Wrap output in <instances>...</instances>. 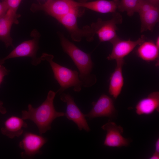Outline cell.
I'll list each match as a JSON object with an SVG mask.
<instances>
[{
  "instance_id": "cell-1",
  "label": "cell",
  "mask_w": 159,
  "mask_h": 159,
  "mask_svg": "<svg viewBox=\"0 0 159 159\" xmlns=\"http://www.w3.org/2000/svg\"><path fill=\"white\" fill-rule=\"evenodd\" d=\"M57 93L49 91L45 100L38 107H34L29 104L27 110L22 111V118L29 120L37 125L39 134L41 135L51 130V125L56 118L65 115L64 112L56 110L54 100Z\"/></svg>"
},
{
  "instance_id": "cell-2",
  "label": "cell",
  "mask_w": 159,
  "mask_h": 159,
  "mask_svg": "<svg viewBox=\"0 0 159 159\" xmlns=\"http://www.w3.org/2000/svg\"><path fill=\"white\" fill-rule=\"evenodd\" d=\"M64 51L71 58L79 71V77L82 86L89 87L96 81L95 76L91 74L93 63L90 54L80 49L62 34H59Z\"/></svg>"
},
{
  "instance_id": "cell-3",
  "label": "cell",
  "mask_w": 159,
  "mask_h": 159,
  "mask_svg": "<svg viewBox=\"0 0 159 159\" xmlns=\"http://www.w3.org/2000/svg\"><path fill=\"white\" fill-rule=\"evenodd\" d=\"M53 58L52 55L44 53L40 58L41 61H46L49 63L54 78L60 86L56 93L61 94L67 89L72 87L74 91L80 92L82 85L79 78V72L55 62L53 60Z\"/></svg>"
},
{
  "instance_id": "cell-4",
  "label": "cell",
  "mask_w": 159,
  "mask_h": 159,
  "mask_svg": "<svg viewBox=\"0 0 159 159\" xmlns=\"http://www.w3.org/2000/svg\"><path fill=\"white\" fill-rule=\"evenodd\" d=\"M31 35L33 39L24 41L18 45L6 57L0 59V64L3 65L7 59L22 57H31V63L33 65L37 66L42 61L40 58L37 57L39 34L36 30H34Z\"/></svg>"
},
{
  "instance_id": "cell-5",
  "label": "cell",
  "mask_w": 159,
  "mask_h": 159,
  "mask_svg": "<svg viewBox=\"0 0 159 159\" xmlns=\"http://www.w3.org/2000/svg\"><path fill=\"white\" fill-rule=\"evenodd\" d=\"M112 14V17L110 19L103 20L99 18L95 22L92 23L91 27L98 37L100 42H109L119 37L117 35L118 29L117 25L122 22V17L120 14L116 11Z\"/></svg>"
},
{
  "instance_id": "cell-6",
  "label": "cell",
  "mask_w": 159,
  "mask_h": 159,
  "mask_svg": "<svg viewBox=\"0 0 159 159\" xmlns=\"http://www.w3.org/2000/svg\"><path fill=\"white\" fill-rule=\"evenodd\" d=\"M80 8L74 0H47L43 4H34L31 9L33 11H43L57 20Z\"/></svg>"
},
{
  "instance_id": "cell-7",
  "label": "cell",
  "mask_w": 159,
  "mask_h": 159,
  "mask_svg": "<svg viewBox=\"0 0 159 159\" xmlns=\"http://www.w3.org/2000/svg\"><path fill=\"white\" fill-rule=\"evenodd\" d=\"M80 11L79 9L73 11L57 20L67 29L74 41L79 42L83 37H85L87 41H91L93 40L95 34L91 26H86L81 29L78 26L77 19L80 15Z\"/></svg>"
},
{
  "instance_id": "cell-8",
  "label": "cell",
  "mask_w": 159,
  "mask_h": 159,
  "mask_svg": "<svg viewBox=\"0 0 159 159\" xmlns=\"http://www.w3.org/2000/svg\"><path fill=\"white\" fill-rule=\"evenodd\" d=\"M47 141L41 135L25 133L19 145L23 151L20 153L21 157L23 158H31L37 154H41L40 149Z\"/></svg>"
},
{
  "instance_id": "cell-9",
  "label": "cell",
  "mask_w": 159,
  "mask_h": 159,
  "mask_svg": "<svg viewBox=\"0 0 159 159\" xmlns=\"http://www.w3.org/2000/svg\"><path fill=\"white\" fill-rule=\"evenodd\" d=\"M145 39L143 35L135 41H132L130 39L124 40L119 37L117 38L110 42L112 45V48L107 59L109 60H115L116 61L124 59L125 57L130 54L137 46L145 41Z\"/></svg>"
},
{
  "instance_id": "cell-10",
  "label": "cell",
  "mask_w": 159,
  "mask_h": 159,
  "mask_svg": "<svg viewBox=\"0 0 159 159\" xmlns=\"http://www.w3.org/2000/svg\"><path fill=\"white\" fill-rule=\"evenodd\" d=\"M60 100L66 103V111L65 115L69 120L74 122L80 130L83 129L88 132L90 129L83 114L75 103L73 98L69 94L62 93Z\"/></svg>"
},
{
  "instance_id": "cell-11",
  "label": "cell",
  "mask_w": 159,
  "mask_h": 159,
  "mask_svg": "<svg viewBox=\"0 0 159 159\" xmlns=\"http://www.w3.org/2000/svg\"><path fill=\"white\" fill-rule=\"evenodd\" d=\"M101 128L106 131L107 134L104 145L110 147L127 146L130 143L129 139L121 135L123 132V128L114 122H110L103 125Z\"/></svg>"
},
{
  "instance_id": "cell-12",
  "label": "cell",
  "mask_w": 159,
  "mask_h": 159,
  "mask_svg": "<svg viewBox=\"0 0 159 159\" xmlns=\"http://www.w3.org/2000/svg\"><path fill=\"white\" fill-rule=\"evenodd\" d=\"M92 104L93 106L91 111L85 115L90 119L101 117H111L115 113L113 100L106 95H102L96 102Z\"/></svg>"
},
{
  "instance_id": "cell-13",
  "label": "cell",
  "mask_w": 159,
  "mask_h": 159,
  "mask_svg": "<svg viewBox=\"0 0 159 159\" xmlns=\"http://www.w3.org/2000/svg\"><path fill=\"white\" fill-rule=\"evenodd\" d=\"M20 15L8 10L0 17V40L3 42L6 47H14L13 39L10 36L11 28L14 24L19 23L18 18Z\"/></svg>"
},
{
  "instance_id": "cell-14",
  "label": "cell",
  "mask_w": 159,
  "mask_h": 159,
  "mask_svg": "<svg viewBox=\"0 0 159 159\" xmlns=\"http://www.w3.org/2000/svg\"><path fill=\"white\" fill-rule=\"evenodd\" d=\"M27 126V124L22 118L12 116L5 121L1 131L3 135L12 139L21 136L23 132V128Z\"/></svg>"
},
{
  "instance_id": "cell-15",
  "label": "cell",
  "mask_w": 159,
  "mask_h": 159,
  "mask_svg": "<svg viewBox=\"0 0 159 159\" xmlns=\"http://www.w3.org/2000/svg\"><path fill=\"white\" fill-rule=\"evenodd\" d=\"M119 2V0H97L90 2H77V4L79 7L105 14L116 12Z\"/></svg>"
},
{
  "instance_id": "cell-16",
  "label": "cell",
  "mask_w": 159,
  "mask_h": 159,
  "mask_svg": "<svg viewBox=\"0 0 159 159\" xmlns=\"http://www.w3.org/2000/svg\"><path fill=\"white\" fill-rule=\"evenodd\" d=\"M116 66L111 74L108 92L110 95L116 99L120 94L124 84L122 73L124 59L116 61Z\"/></svg>"
},
{
  "instance_id": "cell-17",
  "label": "cell",
  "mask_w": 159,
  "mask_h": 159,
  "mask_svg": "<svg viewBox=\"0 0 159 159\" xmlns=\"http://www.w3.org/2000/svg\"><path fill=\"white\" fill-rule=\"evenodd\" d=\"M136 112L138 115H148L155 110L159 111V92H154L146 98L140 100L135 107Z\"/></svg>"
},
{
  "instance_id": "cell-18",
  "label": "cell",
  "mask_w": 159,
  "mask_h": 159,
  "mask_svg": "<svg viewBox=\"0 0 159 159\" xmlns=\"http://www.w3.org/2000/svg\"><path fill=\"white\" fill-rule=\"evenodd\" d=\"M138 13L141 21V32L152 31L159 20V4Z\"/></svg>"
},
{
  "instance_id": "cell-19",
  "label": "cell",
  "mask_w": 159,
  "mask_h": 159,
  "mask_svg": "<svg viewBox=\"0 0 159 159\" xmlns=\"http://www.w3.org/2000/svg\"><path fill=\"white\" fill-rule=\"evenodd\" d=\"M139 46L137 50L138 56L148 62L153 61L159 56V48L152 41H144Z\"/></svg>"
},
{
  "instance_id": "cell-20",
  "label": "cell",
  "mask_w": 159,
  "mask_h": 159,
  "mask_svg": "<svg viewBox=\"0 0 159 159\" xmlns=\"http://www.w3.org/2000/svg\"><path fill=\"white\" fill-rule=\"evenodd\" d=\"M140 0H121L117 9L122 12H126L129 16H132L137 12Z\"/></svg>"
},
{
  "instance_id": "cell-21",
  "label": "cell",
  "mask_w": 159,
  "mask_h": 159,
  "mask_svg": "<svg viewBox=\"0 0 159 159\" xmlns=\"http://www.w3.org/2000/svg\"><path fill=\"white\" fill-rule=\"evenodd\" d=\"M7 6L8 10L16 13L22 0H1Z\"/></svg>"
},
{
  "instance_id": "cell-22",
  "label": "cell",
  "mask_w": 159,
  "mask_h": 159,
  "mask_svg": "<svg viewBox=\"0 0 159 159\" xmlns=\"http://www.w3.org/2000/svg\"><path fill=\"white\" fill-rule=\"evenodd\" d=\"M9 72L10 70L3 65L0 64V85L3 82L4 77L7 75Z\"/></svg>"
},
{
  "instance_id": "cell-23",
  "label": "cell",
  "mask_w": 159,
  "mask_h": 159,
  "mask_svg": "<svg viewBox=\"0 0 159 159\" xmlns=\"http://www.w3.org/2000/svg\"><path fill=\"white\" fill-rule=\"evenodd\" d=\"M8 10L5 4L3 1L0 2V17L4 15Z\"/></svg>"
},
{
  "instance_id": "cell-24",
  "label": "cell",
  "mask_w": 159,
  "mask_h": 159,
  "mask_svg": "<svg viewBox=\"0 0 159 159\" xmlns=\"http://www.w3.org/2000/svg\"><path fill=\"white\" fill-rule=\"evenodd\" d=\"M3 102L0 101V113L4 114L6 113L7 111L5 107L3 106Z\"/></svg>"
},
{
  "instance_id": "cell-25",
  "label": "cell",
  "mask_w": 159,
  "mask_h": 159,
  "mask_svg": "<svg viewBox=\"0 0 159 159\" xmlns=\"http://www.w3.org/2000/svg\"><path fill=\"white\" fill-rule=\"evenodd\" d=\"M155 152L159 153V139L158 138L155 143Z\"/></svg>"
},
{
  "instance_id": "cell-26",
  "label": "cell",
  "mask_w": 159,
  "mask_h": 159,
  "mask_svg": "<svg viewBox=\"0 0 159 159\" xmlns=\"http://www.w3.org/2000/svg\"><path fill=\"white\" fill-rule=\"evenodd\" d=\"M150 159H159V153H155L150 158Z\"/></svg>"
},
{
  "instance_id": "cell-27",
  "label": "cell",
  "mask_w": 159,
  "mask_h": 159,
  "mask_svg": "<svg viewBox=\"0 0 159 159\" xmlns=\"http://www.w3.org/2000/svg\"><path fill=\"white\" fill-rule=\"evenodd\" d=\"M155 44L156 46L159 48V36H158L156 39V41L155 43Z\"/></svg>"
},
{
  "instance_id": "cell-28",
  "label": "cell",
  "mask_w": 159,
  "mask_h": 159,
  "mask_svg": "<svg viewBox=\"0 0 159 159\" xmlns=\"http://www.w3.org/2000/svg\"><path fill=\"white\" fill-rule=\"evenodd\" d=\"M88 0H79V2H87Z\"/></svg>"
},
{
  "instance_id": "cell-29",
  "label": "cell",
  "mask_w": 159,
  "mask_h": 159,
  "mask_svg": "<svg viewBox=\"0 0 159 159\" xmlns=\"http://www.w3.org/2000/svg\"><path fill=\"white\" fill-rule=\"evenodd\" d=\"M153 0L157 3H159V0Z\"/></svg>"
}]
</instances>
